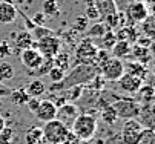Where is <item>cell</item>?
<instances>
[{"label": "cell", "mask_w": 155, "mask_h": 144, "mask_svg": "<svg viewBox=\"0 0 155 144\" xmlns=\"http://www.w3.org/2000/svg\"><path fill=\"white\" fill-rule=\"evenodd\" d=\"M97 74H98V69H97L95 65H78L68 75H64L61 81L54 83L49 88V91L54 94V92H60V91H64V89H69L72 86H83L86 83H91Z\"/></svg>", "instance_id": "6da1fadb"}, {"label": "cell", "mask_w": 155, "mask_h": 144, "mask_svg": "<svg viewBox=\"0 0 155 144\" xmlns=\"http://www.w3.org/2000/svg\"><path fill=\"white\" fill-rule=\"evenodd\" d=\"M41 130H43L45 141L49 142V144H61V142H66V141L77 142L78 141L74 136V133L71 132V129L55 118L48 121V123H43Z\"/></svg>", "instance_id": "7a4b0ae2"}, {"label": "cell", "mask_w": 155, "mask_h": 144, "mask_svg": "<svg viewBox=\"0 0 155 144\" xmlns=\"http://www.w3.org/2000/svg\"><path fill=\"white\" fill-rule=\"evenodd\" d=\"M71 132L78 141L91 139L97 132V118L89 114H78L71 124Z\"/></svg>", "instance_id": "3957f363"}, {"label": "cell", "mask_w": 155, "mask_h": 144, "mask_svg": "<svg viewBox=\"0 0 155 144\" xmlns=\"http://www.w3.org/2000/svg\"><path fill=\"white\" fill-rule=\"evenodd\" d=\"M98 74L104 81H118V78L124 74V63L115 57H109L104 63L98 66Z\"/></svg>", "instance_id": "277c9868"}, {"label": "cell", "mask_w": 155, "mask_h": 144, "mask_svg": "<svg viewBox=\"0 0 155 144\" xmlns=\"http://www.w3.org/2000/svg\"><path fill=\"white\" fill-rule=\"evenodd\" d=\"M97 52H98V48L94 43V40L86 37L75 48V58L78 60L80 65H95Z\"/></svg>", "instance_id": "5b68a950"}, {"label": "cell", "mask_w": 155, "mask_h": 144, "mask_svg": "<svg viewBox=\"0 0 155 144\" xmlns=\"http://www.w3.org/2000/svg\"><path fill=\"white\" fill-rule=\"evenodd\" d=\"M110 106L114 107L117 117L118 118H123V120L138 118V115H140V104H138L135 100H132V98L121 97L120 100L114 101Z\"/></svg>", "instance_id": "8992f818"}, {"label": "cell", "mask_w": 155, "mask_h": 144, "mask_svg": "<svg viewBox=\"0 0 155 144\" xmlns=\"http://www.w3.org/2000/svg\"><path fill=\"white\" fill-rule=\"evenodd\" d=\"M123 15H124V23L127 26H135L137 23H141L149 15V8L141 0H135L126 8V12Z\"/></svg>", "instance_id": "52a82bcc"}, {"label": "cell", "mask_w": 155, "mask_h": 144, "mask_svg": "<svg viewBox=\"0 0 155 144\" xmlns=\"http://www.w3.org/2000/svg\"><path fill=\"white\" fill-rule=\"evenodd\" d=\"M32 46L45 58H54L60 52L61 43H60L58 37L54 34V35H48V37H43L40 40H35L32 43Z\"/></svg>", "instance_id": "ba28073f"}, {"label": "cell", "mask_w": 155, "mask_h": 144, "mask_svg": "<svg viewBox=\"0 0 155 144\" xmlns=\"http://www.w3.org/2000/svg\"><path fill=\"white\" fill-rule=\"evenodd\" d=\"M20 60H21V63H23V66H25L29 72H32V71H35V69L43 63L45 57H43L34 46H31V48H28V49L21 51ZM29 72H28V74H29Z\"/></svg>", "instance_id": "9c48e42d"}, {"label": "cell", "mask_w": 155, "mask_h": 144, "mask_svg": "<svg viewBox=\"0 0 155 144\" xmlns=\"http://www.w3.org/2000/svg\"><path fill=\"white\" fill-rule=\"evenodd\" d=\"M78 107L74 103H64V104L57 107V114H55V120L61 121L63 124H66L69 127V124H72V121L78 117Z\"/></svg>", "instance_id": "30bf717a"}, {"label": "cell", "mask_w": 155, "mask_h": 144, "mask_svg": "<svg viewBox=\"0 0 155 144\" xmlns=\"http://www.w3.org/2000/svg\"><path fill=\"white\" fill-rule=\"evenodd\" d=\"M55 114H57V106L51 100H40V104L34 112L35 118L43 121V123H48V121L54 120Z\"/></svg>", "instance_id": "8fae6325"}, {"label": "cell", "mask_w": 155, "mask_h": 144, "mask_svg": "<svg viewBox=\"0 0 155 144\" xmlns=\"http://www.w3.org/2000/svg\"><path fill=\"white\" fill-rule=\"evenodd\" d=\"M118 88L126 92V94H137V91L143 86V80H140L138 77H134L130 74H123L118 78Z\"/></svg>", "instance_id": "7c38bea8"}, {"label": "cell", "mask_w": 155, "mask_h": 144, "mask_svg": "<svg viewBox=\"0 0 155 144\" xmlns=\"http://www.w3.org/2000/svg\"><path fill=\"white\" fill-rule=\"evenodd\" d=\"M17 8L11 2H0V23L2 25H9L17 18Z\"/></svg>", "instance_id": "4fadbf2b"}, {"label": "cell", "mask_w": 155, "mask_h": 144, "mask_svg": "<svg viewBox=\"0 0 155 144\" xmlns=\"http://www.w3.org/2000/svg\"><path fill=\"white\" fill-rule=\"evenodd\" d=\"M94 2H95V6L98 9L100 18H104V17H107L110 14L118 12L115 0H94Z\"/></svg>", "instance_id": "5bb4252c"}, {"label": "cell", "mask_w": 155, "mask_h": 144, "mask_svg": "<svg viewBox=\"0 0 155 144\" xmlns=\"http://www.w3.org/2000/svg\"><path fill=\"white\" fill-rule=\"evenodd\" d=\"M130 55L135 58V61L141 65H147L149 61L152 60V52L149 48H143V46H138V45H134L130 46Z\"/></svg>", "instance_id": "9a60e30c"}, {"label": "cell", "mask_w": 155, "mask_h": 144, "mask_svg": "<svg viewBox=\"0 0 155 144\" xmlns=\"http://www.w3.org/2000/svg\"><path fill=\"white\" fill-rule=\"evenodd\" d=\"M153 86L152 85H143L138 91H137V103L140 106H143V104H152L153 103Z\"/></svg>", "instance_id": "2e32d148"}, {"label": "cell", "mask_w": 155, "mask_h": 144, "mask_svg": "<svg viewBox=\"0 0 155 144\" xmlns=\"http://www.w3.org/2000/svg\"><path fill=\"white\" fill-rule=\"evenodd\" d=\"M32 43H34V38L29 31H21L18 34H14V45L17 49H20V51L28 49L32 46Z\"/></svg>", "instance_id": "e0dca14e"}, {"label": "cell", "mask_w": 155, "mask_h": 144, "mask_svg": "<svg viewBox=\"0 0 155 144\" xmlns=\"http://www.w3.org/2000/svg\"><path fill=\"white\" fill-rule=\"evenodd\" d=\"M114 34H115V38H117V40H123V42H129V43H130V42H135L137 37H138L137 29H135L134 26H127V25L120 26L118 31L114 32Z\"/></svg>", "instance_id": "ac0fdd59"}, {"label": "cell", "mask_w": 155, "mask_h": 144, "mask_svg": "<svg viewBox=\"0 0 155 144\" xmlns=\"http://www.w3.org/2000/svg\"><path fill=\"white\" fill-rule=\"evenodd\" d=\"M147 72L149 71L144 68V65L138 63V61H129L127 65H124V74H130V75H134V77H138L143 81H144Z\"/></svg>", "instance_id": "d6986e66"}, {"label": "cell", "mask_w": 155, "mask_h": 144, "mask_svg": "<svg viewBox=\"0 0 155 144\" xmlns=\"http://www.w3.org/2000/svg\"><path fill=\"white\" fill-rule=\"evenodd\" d=\"M130 43L129 42H123V40H117L115 45L112 46V55L118 60H123V58H127L130 57Z\"/></svg>", "instance_id": "ffe728a7"}, {"label": "cell", "mask_w": 155, "mask_h": 144, "mask_svg": "<svg viewBox=\"0 0 155 144\" xmlns=\"http://www.w3.org/2000/svg\"><path fill=\"white\" fill-rule=\"evenodd\" d=\"M23 141H25V144H46L41 127H31L25 133Z\"/></svg>", "instance_id": "44dd1931"}, {"label": "cell", "mask_w": 155, "mask_h": 144, "mask_svg": "<svg viewBox=\"0 0 155 144\" xmlns=\"http://www.w3.org/2000/svg\"><path fill=\"white\" fill-rule=\"evenodd\" d=\"M25 91L28 92V95H29V97H35V98H38V97H41L43 94H45L48 89H46L45 83H43V81H41L40 78H35V80L29 81Z\"/></svg>", "instance_id": "7402d4cb"}, {"label": "cell", "mask_w": 155, "mask_h": 144, "mask_svg": "<svg viewBox=\"0 0 155 144\" xmlns=\"http://www.w3.org/2000/svg\"><path fill=\"white\" fill-rule=\"evenodd\" d=\"M109 31V28L103 23V22H100V20H98V22H95L91 28H87L84 32H86V37H89V38H100L101 35H104L106 32Z\"/></svg>", "instance_id": "603a6c76"}, {"label": "cell", "mask_w": 155, "mask_h": 144, "mask_svg": "<svg viewBox=\"0 0 155 144\" xmlns=\"http://www.w3.org/2000/svg\"><path fill=\"white\" fill-rule=\"evenodd\" d=\"M8 97H9V100L12 101V104H15V106H23V104H26L28 100H29V95H28V92H26L25 89L11 91Z\"/></svg>", "instance_id": "cb8c5ba5"}, {"label": "cell", "mask_w": 155, "mask_h": 144, "mask_svg": "<svg viewBox=\"0 0 155 144\" xmlns=\"http://www.w3.org/2000/svg\"><path fill=\"white\" fill-rule=\"evenodd\" d=\"M84 17L91 22H98L100 20V14L94 0H84Z\"/></svg>", "instance_id": "d4e9b609"}, {"label": "cell", "mask_w": 155, "mask_h": 144, "mask_svg": "<svg viewBox=\"0 0 155 144\" xmlns=\"http://www.w3.org/2000/svg\"><path fill=\"white\" fill-rule=\"evenodd\" d=\"M41 12L48 15V17H57L60 14V5L57 0H45L43 2V8Z\"/></svg>", "instance_id": "484cf974"}, {"label": "cell", "mask_w": 155, "mask_h": 144, "mask_svg": "<svg viewBox=\"0 0 155 144\" xmlns=\"http://www.w3.org/2000/svg\"><path fill=\"white\" fill-rule=\"evenodd\" d=\"M115 42H117V38H115L114 31H107L104 35L100 37V45H97V48L98 49H112Z\"/></svg>", "instance_id": "4316f807"}, {"label": "cell", "mask_w": 155, "mask_h": 144, "mask_svg": "<svg viewBox=\"0 0 155 144\" xmlns=\"http://www.w3.org/2000/svg\"><path fill=\"white\" fill-rule=\"evenodd\" d=\"M69 58H71V57H69L68 52H58V54L54 57V66L66 72V71L69 69V63H71Z\"/></svg>", "instance_id": "83f0119b"}, {"label": "cell", "mask_w": 155, "mask_h": 144, "mask_svg": "<svg viewBox=\"0 0 155 144\" xmlns=\"http://www.w3.org/2000/svg\"><path fill=\"white\" fill-rule=\"evenodd\" d=\"M141 130H121V141L123 144H138Z\"/></svg>", "instance_id": "f1b7e54d"}, {"label": "cell", "mask_w": 155, "mask_h": 144, "mask_svg": "<svg viewBox=\"0 0 155 144\" xmlns=\"http://www.w3.org/2000/svg\"><path fill=\"white\" fill-rule=\"evenodd\" d=\"M141 29H143L144 35L153 38V35H155V23H153V15L152 14H149L141 22Z\"/></svg>", "instance_id": "f546056e"}, {"label": "cell", "mask_w": 155, "mask_h": 144, "mask_svg": "<svg viewBox=\"0 0 155 144\" xmlns=\"http://www.w3.org/2000/svg\"><path fill=\"white\" fill-rule=\"evenodd\" d=\"M0 144H17L14 129L5 127L2 132H0Z\"/></svg>", "instance_id": "4dcf8cb0"}, {"label": "cell", "mask_w": 155, "mask_h": 144, "mask_svg": "<svg viewBox=\"0 0 155 144\" xmlns=\"http://www.w3.org/2000/svg\"><path fill=\"white\" fill-rule=\"evenodd\" d=\"M101 120H103L104 123H107V124H114V123L118 120V117H117L114 107L110 106V104L103 107V110H101Z\"/></svg>", "instance_id": "1f68e13d"}, {"label": "cell", "mask_w": 155, "mask_h": 144, "mask_svg": "<svg viewBox=\"0 0 155 144\" xmlns=\"http://www.w3.org/2000/svg\"><path fill=\"white\" fill-rule=\"evenodd\" d=\"M52 68H54V58H45V60H43V63H41L35 71H32V72H29V74H31V75H45V74H48Z\"/></svg>", "instance_id": "d6a6232c"}, {"label": "cell", "mask_w": 155, "mask_h": 144, "mask_svg": "<svg viewBox=\"0 0 155 144\" xmlns=\"http://www.w3.org/2000/svg\"><path fill=\"white\" fill-rule=\"evenodd\" d=\"M12 77H14V68L8 61H2L0 63V81H8Z\"/></svg>", "instance_id": "836d02e7"}, {"label": "cell", "mask_w": 155, "mask_h": 144, "mask_svg": "<svg viewBox=\"0 0 155 144\" xmlns=\"http://www.w3.org/2000/svg\"><path fill=\"white\" fill-rule=\"evenodd\" d=\"M54 34H55V32H54L52 29H48V28H45V26H35V28L31 31V35H32V38H34V42H35V40L43 38V37L54 35Z\"/></svg>", "instance_id": "e575fe53"}, {"label": "cell", "mask_w": 155, "mask_h": 144, "mask_svg": "<svg viewBox=\"0 0 155 144\" xmlns=\"http://www.w3.org/2000/svg\"><path fill=\"white\" fill-rule=\"evenodd\" d=\"M138 144H153V130L143 127V130H141V133H140V141H138Z\"/></svg>", "instance_id": "d590c367"}, {"label": "cell", "mask_w": 155, "mask_h": 144, "mask_svg": "<svg viewBox=\"0 0 155 144\" xmlns=\"http://www.w3.org/2000/svg\"><path fill=\"white\" fill-rule=\"evenodd\" d=\"M64 75H66V72H64V71H61V69H58V68H55V66L48 72V77L51 78L52 83H58V81H61Z\"/></svg>", "instance_id": "8d00e7d4"}, {"label": "cell", "mask_w": 155, "mask_h": 144, "mask_svg": "<svg viewBox=\"0 0 155 144\" xmlns=\"http://www.w3.org/2000/svg\"><path fill=\"white\" fill-rule=\"evenodd\" d=\"M135 45L143 46V48H149V49H152V46H153V38H150V37H147V35L137 37V40H135Z\"/></svg>", "instance_id": "74e56055"}, {"label": "cell", "mask_w": 155, "mask_h": 144, "mask_svg": "<svg viewBox=\"0 0 155 144\" xmlns=\"http://www.w3.org/2000/svg\"><path fill=\"white\" fill-rule=\"evenodd\" d=\"M87 20L86 17H77L75 18V25H74V29L77 31V32H84L86 29H87Z\"/></svg>", "instance_id": "f35d334b"}, {"label": "cell", "mask_w": 155, "mask_h": 144, "mask_svg": "<svg viewBox=\"0 0 155 144\" xmlns=\"http://www.w3.org/2000/svg\"><path fill=\"white\" fill-rule=\"evenodd\" d=\"M11 54V48L8 45V42H0V58H6Z\"/></svg>", "instance_id": "ab89813d"}, {"label": "cell", "mask_w": 155, "mask_h": 144, "mask_svg": "<svg viewBox=\"0 0 155 144\" xmlns=\"http://www.w3.org/2000/svg\"><path fill=\"white\" fill-rule=\"evenodd\" d=\"M45 20H46V15L43 12H37L34 17H32V23L37 25V26H45Z\"/></svg>", "instance_id": "60d3db41"}, {"label": "cell", "mask_w": 155, "mask_h": 144, "mask_svg": "<svg viewBox=\"0 0 155 144\" xmlns=\"http://www.w3.org/2000/svg\"><path fill=\"white\" fill-rule=\"evenodd\" d=\"M38 104H40V98H35V97H29V100L26 103V106H28V109L31 112H35V109L38 107Z\"/></svg>", "instance_id": "b9f144b4"}, {"label": "cell", "mask_w": 155, "mask_h": 144, "mask_svg": "<svg viewBox=\"0 0 155 144\" xmlns=\"http://www.w3.org/2000/svg\"><path fill=\"white\" fill-rule=\"evenodd\" d=\"M9 92H11V91H9L5 85H2V81H0V97H8Z\"/></svg>", "instance_id": "7bdbcfd3"}, {"label": "cell", "mask_w": 155, "mask_h": 144, "mask_svg": "<svg viewBox=\"0 0 155 144\" xmlns=\"http://www.w3.org/2000/svg\"><path fill=\"white\" fill-rule=\"evenodd\" d=\"M5 127H6V124H5V120H3L2 117H0V132H2Z\"/></svg>", "instance_id": "ee69618b"}, {"label": "cell", "mask_w": 155, "mask_h": 144, "mask_svg": "<svg viewBox=\"0 0 155 144\" xmlns=\"http://www.w3.org/2000/svg\"><path fill=\"white\" fill-rule=\"evenodd\" d=\"M78 142V141H77ZM77 142H71V141H66V142H61V144H77Z\"/></svg>", "instance_id": "f6af8a7d"}]
</instances>
